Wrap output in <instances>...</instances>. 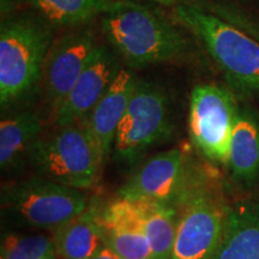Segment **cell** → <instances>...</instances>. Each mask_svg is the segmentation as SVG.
Listing matches in <instances>:
<instances>
[{"instance_id":"6da1fadb","label":"cell","mask_w":259,"mask_h":259,"mask_svg":"<svg viewBox=\"0 0 259 259\" xmlns=\"http://www.w3.org/2000/svg\"><path fill=\"white\" fill-rule=\"evenodd\" d=\"M177 24L157 10L131 0H115L101 16L107 41L131 69L186 59L190 42Z\"/></svg>"},{"instance_id":"7a4b0ae2","label":"cell","mask_w":259,"mask_h":259,"mask_svg":"<svg viewBox=\"0 0 259 259\" xmlns=\"http://www.w3.org/2000/svg\"><path fill=\"white\" fill-rule=\"evenodd\" d=\"M171 18L198 38L233 89L259 96V41L186 3L171 9Z\"/></svg>"},{"instance_id":"3957f363","label":"cell","mask_w":259,"mask_h":259,"mask_svg":"<svg viewBox=\"0 0 259 259\" xmlns=\"http://www.w3.org/2000/svg\"><path fill=\"white\" fill-rule=\"evenodd\" d=\"M45 19L19 15L0 27V105L9 108L34 92L52 46V29Z\"/></svg>"},{"instance_id":"277c9868","label":"cell","mask_w":259,"mask_h":259,"mask_svg":"<svg viewBox=\"0 0 259 259\" xmlns=\"http://www.w3.org/2000/svg\"><path fill=\"white\" fill-rule=\"evenodd\" d=\"M105 161L83 120L41 137L29 157L38 177L77 190L95 185Z\"/></svg>"},{"instance_id":"5b68a950","label":"cell","mask_w":259,"mask_h":259,"mask_svg":"<svg viewBox=\"0 0 259 259\" xmlns=\"http://www.w3.org/2000/svg\"><path fill=\"white\" fill-rule=\"evenodd\" d=\"M82 191L41 177L14 184L2 192V209L24 226L56 229L88 210Z\"/></svg>"},{"instance_id":"8992f818","label":"cell","mask_w":259,"mask_h":259,"mask_svg":"<svg viewBox=\"0 0 259 259\" xmlns=\"http://www.w3.org/2000/svg\"><path fill=\"white\" fill-rule=\"evenodd\" d=\"M179 202L183 208L169 259H211L221 241L229 206L205 179L190 186Z\"/></svg>"},{"instance_id":"52a82bcc","label":"cell","mask_w":259,"mask_h":259,"mask_svg":"<svg viewBox=\"0 0 259 259\" xmlns=\"http://www.w3.org/2000/svg\"><path fill=\"white\" fill-rule=\"evenodd\" d=\"M173 132L169 101L156 84L137 79L113 145L118 160L135 161Z\"/></svg>"},{"instance_id":"ba28073f","label":"cell","mask_w":259,"mask_h":259,"mask_svg":"<svg viewBox=\"0 0 259 259\" xmlns=\"http://www.w3.org/2000/svg\"><path fill=\"white\" fill-rule=\"evenodd\" d=\"M232 92L213 84H198L191 93L189 127L194 148L208 160L227 164L232 131L238 115Z\"/></svg>"},{"instance_id":"9c48e42d","label":"cell","mask_w":259,"mask_h":259,"mask_svg":"<svg viewBox=\"0 0 259 259\" xmlns=\"http://www.w3.org/2000/svg\"><path fill=\"white\" fill-rule=\"evenodd\" d=\"M99 46L95 32L84 25L52 44L44 64L41 82L53 113L69 95Z\"/></svg>"},{"instance_id":"30bf717a","label":"cell","mask_w":259,"mask_h":259,"mask_svg":"<svg viewBox=\"0 0 259 259\" xmlns=\"http://www.w3.org/2000/svg\"><path fill=\"white\" fill-rule=\"evenodd\" d=\"M186 180L185 156L179 149H170L145 161L119 190V197L173 204L185 194Z\"/></svg>"},{"instance_id":"8fae6325","label":"cell","mask_w":259,"mask_h":259,"mask_svg":"<svg viewBox=\"0 0 259 259\" xmlns=\"http://www.w3.org/2000/svg\"><path fill=\"white\" fill-rule=\"evenodd\" d=\"M120 70L114 53L100 45L92 61L54 113L58 127L76 124L87 118Z\"/></svg>"},{"instance_id":"7c38bea8","label":"cell","mask_w":259,"mask_h":259,"mask_svg":"<svg viewBox=\"0 0 259 259\" xmlns=\"http://www.w3.org/2000/svg\"><path fill=\"white\" fill-rule=\"evenodd\" d=\"M106 246L122 259H151L143 215L132 200H114L97 215Z\"/></svg>"},{"instance_id":"4fadbf2b","label":"cell","mask_w":259,"mask_h":259,"mask_svg":"<svg viewBox=\"0 0 259 259\" xmlns=\"http://www.w3.org/2000/svg\"><path fill=\"white\" fill-rule=\"evenodd\" d=\"M136 82L137 78L131 71L121 69L93 111L83 119L105 160L113 150L116 131L127 111Z\"/></svg>"},{"instance_id":"5bb4252c","label":"cell","mask_w":259,"mask_h":259,"mask_svg":"<svg viewBox=\"0 0 259 259\" xmlns=\"http://www.w3.org/2000/svg\"><path fill=\"white\" fill-rule=\"evenodd\" d=\"M42 124L36 113L19 111L3 115L0 121V167L15 171L29 163L31 150L41 138Z\"/></svg>"},{"instance_id":"9a60e30c","label":"cell","mask_w":259,"mask_h":259,"mask_svg":"<svg viewBox=\"0 0 259 259\" xmlns=\"http://www.w3.org/2000/svg\"><path fill=\"white\" fill-rule=\"evenodd\" d=\"M211 259H259V206H229L225 231Z\"/></svg>"},{"instance_id":"2e32d148","label":"cell","mask_w":259,"mask_h":259,"mask_svg":"<svg viewBox=\"0 0 259 259\" xmlns=\"http://www.w3.org/2000/svg\"><path fill=\"white\" fill-rule=\"evenodd\" d=\"M227 166L242 184H250L259 176V119L248 109H239L236 115Z\"/></svg>"},{"instance_id":"e0dca14e","label":"cell","mask_w":259,"mask_h":259,"mask_svg":"<svg viewBox=\"0 0 259 259\" xmlns=\"http://www.w3.org/2000/svg\"><path fill=\"white\" fill-rule=\"evenodd\" d=\"M95 210L89 208L54 229L53 241L63 259H93L105 247Z\"/></svg>"},{"instance_id":"ac0fdd59","label":"cell","mask_w":259,"mask_h":259,"mask_svg":"<svg viewBox=\"0 0 259 259\" xmlns=\"http://www.w3.org/2000/svg\"><path fill=\"white\" fill-rule=\"evenodd\" d=\"M143 215L151 259H169L176 240L179 211L173 204L154 200H132Z\"/></svg>"},{"instance_id":"d6986e66","label":"cell","mask_w":259,"mask_h":259,"mask_svg":"<svg viewBox=\"0 0 259 259\" xmlns=\"http://www.w3.org/2000/svg\"><path fill=\"white\" fill-rule=\"evenodd\" d=\"M51 25L82 27L102 16L115 0H28Z\"/></svg>"},{"instance_id":"ffe728a7","label":"cell","mask_w":259,"mask_h":259,"mask_svg":"<svg viewBox=\"0 0 259 259\" xmlns=\"http://www.w3.org/2000/svg\"><path fill=\"white\" fill-rule=\"evenodd\" d=\"M53 239L42 234H8L3 236L0 259H57Z\"/></svg>"},{"instance_id":"44dd1931","label":"cell","mask_w":259,"mask_h":259,"mask_svg":"<svg viewBox=\"0 0 259 259\" xmlns=\"http://www.w3.org/2000/svg\"><path fill=\"white\" fill-rule=\"evenodd\" d=\"M183 3L197 6L233 25L248 36L259 41V18L227 0H183Z\"/></svg>"},{"instance_id":"7402d4cb","label":"cell","mask_w":259,"mask_h":259,"mask_svg":"<svg viewBox=\"0 0 259 259\" xmlns=\"http://www.w3.org/2000/svg\"><path fill=\"white\" fill-rule=\"evenodd\" d=\"M93 259H122L120 255H118L114 251L111 250L108 246H105L101 251L97 253Z\"/></svg>"},{"instance_id":"603a6c76","label":"cell","mask_w":259,"mask_h":259,"mask_svg":"<svg viewBox=\"0 0 259 259\" xmlns=\"http://www.w3.org/2000/svg\"><path fill=\"white\" fill-rule=\"evenodd\" d=\"M148 2H153L155 4L167 6V8H176L177 5H179L183 3V0H148Z\"/></svg>"}]
</instances>
